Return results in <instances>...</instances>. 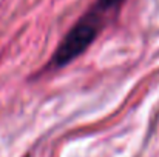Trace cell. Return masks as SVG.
I'll return each instance as SVG.
<instances>
[{
    "label": "cell",
    "instance_id": "obj_1",
    "mask_svg": "<svg viewBox=\"0 0 159 157\" xmlns=\"http://www.w3.org/2000/svg\"><path fill=\"white\" fill-rule=\"evenodd\" d=\"M110 12L117 14L119 11L110 8L101 0H96L94 5L79 19V22L68 31V34L57 45L56 51L50 59L48 68H63L87 51V48H90V45L98 39L101 31L105 28L107 17Z\"/></svg>",
    "mask_w": 159,
    "mask_h": 157
}]
</instances>
